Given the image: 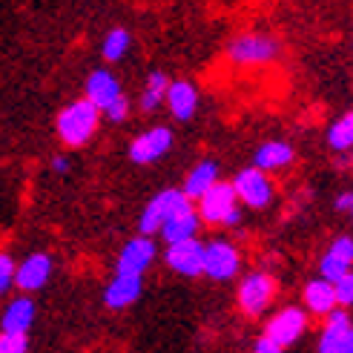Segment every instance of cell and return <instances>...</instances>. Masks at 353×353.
<instances>
[{"instance_id":"obj_21","label":"cell","mask_w":353,"mask_h":353,"mask_svg":"<svg viewBox=\"0 0 353 353\" xmlns=\"http://www.w3.org/2000/svg\"><path fill=\"white\" fill-rule=\"evenodd\" d=\"M305 307L313 316H327L330 310H336V296H333V285L325 279H313L305 288Z\"/></svg>"},{"instance_id":"obj_31","label":"cell","mask_w":353,"mask_h":353,"mask_svg":"<svg viewBox=\"0 0 353 353\" xmlns=\"http://www.w3.org/2000/svg\"><path fill=\"white\" fill-rule=\"evenodd\" d=\"M253 353H285V347H279L276 342H270L268 336H259L253 345Z\"/></svg>"},{"instance_id":"obj_19","label":"cell","mask_w":353,"mask_h":353,"mask_svg":"<svg viewBox=\"0 0 353 353\" xmlns=\"http://www.w3.org/2000/svg\"><path fill=\"white\" fill-rule=\"evenodd\" d=\"M121 95V83L110 69H95V72L86 78V101H92L98 110H103L110 101H115Z\"/></svg>"},{"instance_id":"obj_7","label":"cell","mask_w":353,"mask_h":353,"mask_svg":"<svg viewBox=\"0 0 353 353\" xmlns=\"http://www.w3.org/2000/svg\"><path fill=\"white\" fill-rule=\"evenodd\" d=\"M307 330V310L296 307V305H288L276 310L268 325H264V336L270 342H276L279 347H290L302 339V333Z\"/></svg>"},{"instance_id":"obj_5","label":"cell","mask_w":353,"mask_h":353,"mask_svg":"<svg viewBox=\"0 0 353 353\" xmlns=\"http://www.w3.org/2000/svg\"><path fill=\"white\" fill-rule=\"evenodd\" d=\"M276 279L270 273H264V270H253V273H247L241 281H239V307L241 313L247 316H261L264 310H268L273 305V299H276Z\"/></svg>"},{"instance_id":"obj_29","label":"cell","mask_w":353,"mask_h":353,"mask_svg":"<svg viewBox=\"0 0 353 353\" xmlns=\"http://www.w3.org/2000/svg\"><path fill=\"white\" fill-rule=\"evenodd\" d=\"M101 112L107 115L110 121H123V118H130V101H127V95L121 92V95H118L115 101H110V103H107V107H103Z\"/></svg>"},{"instance_id":"obj_13","label":"cell","mask_w":353,"mask_h":353,"mask_svg":"<svg viewBox=\"0 0 353 353\" xmlns=\"http://www.w3.org/2000/svg\"><path fill=\"white\" fill-rule=\"evenodd\" d=\"M52 256L49 253H29L21 264H14V288H21L23 293L41 290L49 276H52Z\"/></svg>"},{"instance_id":"obj_3","label":"cell","mask_w":353,"mask_h":353,"mask_svg":"<svg viewBox=\"0 0 353 353\" xmlns=\"http://www.w3.org/2000/svg\"><path fill=\"white\" fill-rule=\"evenodd\" d=\"M199 207L196 213L201 221L207 224H216V227H236L241 221V207H239V199L233 192V184L230 181H216L207 192L196 199Z\"/></svg>"},{"instance_id":"obj_11","label":"cell","mask_w":353,"mask_h":353,"mask_svg":"<svg viewBox=\"0 0 353 353\" xmlns=\"http://www.w3.org/2000/svg\"><path fill=\"white\" fill-rule=\"evenodd\" d=\"M319 353H353V325L345 310H330L319 336Z\"/></svg>"},{"instance_id":"obj_28","label":"cell","mask_w":353,"mask_h":353,"mask_svg":"<svg viewBox=\"0 0 353 353\" xmlns=\"http://www.w3.org/2000/svg\"><path fill=\"white\" fill-rule=\"evenodd\" d=\"M333 296H336V307H350V302H353V276L350 273L333 281Z\"/></svg>"},{"instance_id":"obj_33","label":"cell","mask_w":353,"mask_h":353,"mask_svg":"<svg viewBox=\"0 0 353 353\" xmlns=\"http://www.w3.org/2000/svg\"><path fill=\"white\" fill-rule=\"evenodd\" d=\"M52 170H55V172H61V175H63V172L69 170V158L58 155V158H55V161H52Z\"/></svg>"},{"instance_id":"obj_18","label":"cell","mask_w":353,"mask_h":353,"mask_svg":"<svg viewBox=\"0 0 353 353\" xmlns=\"http://www.w3.org/2000/svg\"><path fill=\"white\" fill-rule=\"evenodd\" d=\"M34 316H38V307L29 299V293L12 299L6 305L3 316H0V330H9V333H29V327L34 325Z\"/></svg>"},{"instance_id":"obj_16","label":"cell","mask_w":353,"mask_h":353,"mask_svg":"<svg viewBox=\"0 0 353 353\" xmlns=\"http://www.w3.org/2000/svg\"><path fill=\"white\" fill-rule=\"evenodd\" d=\"M167 107L179 121H190L199 110V90L192 81H170L167 86Z\"/></svg>"},{"instance_id":"obj_24","label":"cell","mask_w":353,"mask_h":353,"mask_svg":"<svg viewBox=\"0 0 353 353\" xmlns=\"http://www.w3.org/2000/svg\"><path fill=\"white\" fill-rule=\"evenodd\" d=\"M327 144H330L333 152H347L353 147V112H345L330 123Z\"/></svg>"},{"instance_id":"obj_26","label":"cell","mask_w":353,"mask_h":353,"mask_svg":"<svg viewBox=\"0 0 353 353\" xmlns=\"http://www.w3.org/2000/svg\"><path fill=\"white\" fill-rule=\"evenodd\" d=\"M26 350H29V336L26 333L0 330V353H26Z\"/></svg>"},{"instance_id":"obj_14","label":"cell","mask_w":353,"mask_h":353,"mask_svg":"<svg viewBox=\"0 0 353 353\" xmlns=\"http://www.w3.org/2000/svg\"><path fill=\"white\" fill-rule=\"evenodd\" d=\"M141 290H144V276H130V273H115L112 281L103 290V305L110 310H123L138 302Z\"/></svg>"},{"instance_id":"obj_6","label":"cell","mask_w":353,"mask_h":353,"mask_svg":"<svg viewBox=\"0 0 353 353\" xmlns=\"http://www.w3.org/2000/svg\"><path fill=\"white\" fill-rule=\"evenodd\" d=\"M241 270V253L233 241L227 239H213L204 244V270L201 276H210L216 281H230Z\"/></svg>"},{"instance_id":"obj_22","label":"cell","mask_w":353,"mask_h":353,"mask_svg":"<svg viewBox=\"0 0 353 353\" xmlns=\"http://www.w3.org/2000/svg\"><path fill=\"white\" fill-rule=\"evenodd\" d=\"M130 46H132V34H130V29L115 26V29L107 34V38H103L101 55H103V61H107V63H118V61L127 58Z\"/></svg>"},{"instance_id":"obj_1","label":"cell","mask_w":353,"mask_h":353,"mask_svg":"<svg viewBox=\"0 0 353 353\" xmlns=\"http://www.w3.org/2000/svg\"><path fill=\"white\" fill-rule=\"evenodd\" d=\"M98 123H101V110L92 101L78 98L58 112L55 127H58V135L66 147H83V144H90V138L98 132Z\"/></svg>"},{"instance_id":"obj_9","label":"cell","mask_w":353,"mask_h":353,"mask_svg":"<svg viewBox=\"0 0 353 353\" xmlns=\"http://www.w3.org/2000/svg\"><path fill=\"white\" fill-rule=\"evenodd\" d=\"M167 268L175 270L179 276L187 279H196L204 270V244L199 239H184V241H172L167 244V253H164Z\"/></svg>"},{"instance_id":"obj_23","label":"cell","mask_w":353,"mask_h":353,"mask_svg":"<svg viewBox=\"0 0 353 353\" xmlns=\"http://www.w3.org/2000/svg\"><path fill=\"white\" fill-rule=\"evenodd\" d=\"M167 86H170V78L164 72H150L147 78V86H144V92H141V110L144 112H155L158 107L164 103V95H167Z\"/></svg>"},{"instance_id":"obj_15","label":"cell","mask_w":353,"mask_h":353,"mask_svg":"<svg viewBox=\"0 0 353 353\" xmlns=\"http://www.w3.org/2000/svg\"><path fill=\"white\" fill-rule=\"evenodd\" d=\"M199 230H201V219L196 213V207H192V201H187L184 207H179L161 224V230H158V233L164 236L167 244H172V241H184V239H196Z\"/></svg>"},{"instance_id":"obj_32","label":"cell","mask_w":353,"mask_h":353,"mask_svg":"<svg viewBox=\"0 0 353 353\" xmlns=\"http://www.w3.org/2000/svg\"><path fill=\"white\" fill-rule=\"evenodd\" d=\"M350 207H353V192L347 190V192H342V196L336 199V210H339V213H350Z\"/></svg>"},{"instance_id":"obj_25","label":"cell","mask_w":353,"mask_h":353,"mask_svg":"<svg viewBox=\"0 0 353 353\" xmlns=\"http://www.w3.org/2000/svg\"><path fill=\"white\" fill-rule=\"evenodd\" d=\"M319 279H325V281H336V279H342L345 273H350V264L347 261H342V259H336V256H330V253H325V259H322V264H319Z\"/></svg>"},{"instance_id":"obj_8","label":"cell","mask_w":353,"mask_h":353,"mask_svg":"<svg viewBox=\"0 0 353 353\" xmlns=\"http://www.w3.org/2000/svg\"><path fill=\"white\" fill-rule=\"evenodd\" d=\"M190 199L184 196L181 190H164L158 192V196L144 207V213H141L138 219V236H155L158 230H161V224L175 213L179 207H184Z\"/></svg>"},{"instance_id":"obj_27","label":"cell","mask_w":353,"mask_h":353,"mask_svg":"<svg viewBox=\"0 0 353 353\" xmlns=\"http://www.w3.org/2000/svg\"><path fill=\"white\" fill-rule=\"evenodd\" d=\"M14 288V259L12 253L0 250V296H6Z\"/></svg>"},{"instance_id":"obj_30","label":"cell","mask_w":353,"mask_h":353,"mask_svg":"<svg viewBox=\"0 0 353 353\" xmlns=\"http://www.w3.org/2000/svg\"><path fill=\"white\" fill-rule=\"evenodd\" d=\"M327 253L350 264V261H353V239H350V236H339V239H333V244L327 247Z\"/></svg>"},{"instance_id":"obj_20","label":"cell","mask_w":353,"mask_h":353,"mask_svg":"<svg viewBox=\"0 0 353 353\" xmlns=\"http://www.w3.org/2000/svg\"><path fill=\"white\" fill-rule=\"evenodd\" d=\"M219 181V164L216 161H199L196 167H192L190 172H187V179H184V187H181V192L190 199V201H196L201 192H207L210 187H213Z\"/></svg>"},{"instance_id":"obj_17","label":"cell","mask_w":353,"mask_h":353,"mask_svg":"<svg viewBox=\"0 0 353 353\" xmlns=\"http://www.w3.org/2000/svg\"><path fill=\"white\" fill-rule=\"evenodd\" d=\"M296 161V150L288 141H264V144L253 152V167L264 170V172H279L288 170Z\"/></svg>"},{"instance_id":"obj_12","label":"cell","mask_w":353,"mask_h":353,"mask_svg":"<svg viewBox=\"0 0 353 353\" xmlns=\"http://www.w3.org/2000/svg\"><path fill=\"white\" fill-rule=\"evenodd\" d=\"M172 147V130L170 127H152L132 138L130 144V161L132 164H152Z\"/></svg>"},{"instance_id":"obj_2","label":"cell","mask_w":353,"mask_h":353,"mask_svg":"<svg viewBox=\"0 0 353 353\" xmlns=\"http://www.w3.org/2000/svg\"><path fill=\"white\" fill-rule=\"evenodd\" d=\"M227 58L236 66H268L281 58V43L273 34L264 32H244L227 43Z\"/></svg>"},{"instance_id":"obj_4","label":"cell","mask_w":353,"mask_h":353,"mask_svg":"<svg viewBox=\"0 0 353 353\" xmlns=\"http://www.w3.org/2000/svg\"><path fill=\"white\" fill-rule=\"evenodd\" d=\"M233 192L239 204L244 207H253V210H264L270 207L273 196H276V187H273V179L270 172H264L259 167H244L233 175Z\"/></svg>"},{"instance_id":"obj_10","label":"cell","mask_w":353,"mask_h":353,"mask_svg":"<svg viewBox=\"0 0 353 353\" xmlns=\"http://www.w3.org/2000/svg\"><path fill=\"white\" fill-rule=\"evenodd\" d=\"M158 256V247L150 236H135L123 244V250L118 253L115 273H130V276H144L150 270V264Z\"/></svg>"}]
</instances>
